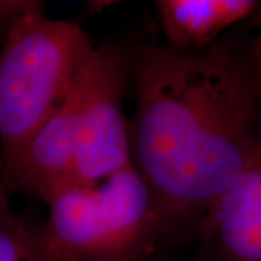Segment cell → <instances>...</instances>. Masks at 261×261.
Listing matches in <instances>:
<instances>
[{
	"label": "cell",
	"instance_id": "6da1fadb",
	"mask_svg": "<svg viewBox=\"0 0 261 261\" xmlns=\"http://www.w3.org/2000/svg\"><path fill=\"white\" fill-rule=\"evenodd\" d=\"M129 68L130 161L155 199L163 237L197 233L261 148L255 34L233 28L196 51L144 44Z\"/></svg>",
	"mask_w": 261,
	"mask_h": 261
},
{
	"label": "cell",
	"instance_id": "7a4b0ae2",
	"mask_svg": "<svg viewBox=\"0 0 261 261\" xmlns=\"http://www.w3.org/2000/svg\"><path fill=\"white\" fill-rule=\"evenodd\" d=\"M94 42L73 20L32 13L0 48V152L3 171L64 103Z\"/></svg>",
	"mask_w": 261,
	"mask_h": 261
},
{
	"label": "cell",
	"instance_id": "3957f363",
	"mask_svg": "<svg viewBox=\"0 0 261 261\" xmlns=\"http://www.w3.org/2000/svg\"><path fill=\"white\" fill-rule=\"evenodd\" d=\"M44 244L54 261H144L163 237L152 192L130 163L92 186L47 202Z\"/></svg>",
	"mask_w": 261,
	"mask_h": 261
},
{
	"label": "cell",
	"instance_id": "277c9868",
	"mask_svg": "<svg viewBox=\"0 0 261 261\" xmlns=\"http://www.w3.org/2000/svg\"><path fill=\"white\" fill-rule=\"evenodd\" d=\"M129 80V53L113 41L97 42L82 73L71 185L92 186L132 163L129 128L123 113Z\"/></svg>",
	"mask_w": 261,
	"mask_h": 261
},
{
	"label": "cell",
	"instance_id": "5b68a950",
	"mask_svg": "<svg viewBox=\"0 0 261 261\" xmlns=\"http://www.w3.org/2000/svg\"><path fill=\"white\" fill-rule=\"evenodd\" d=\"M82 73L64 103L35 132L15 163L3 171L9 196L25 193L47 202L60 189L73 183Z\"/></svg>",
	"mask_w": 261,
	"mask_h": 261
},
{
	"label": "cell",
	"instance_id": "8992f818",
	"mask_svg": "<svg viewBox=\"0 0 261 261\" xmlns=\"http://www.w3.org/2000/svg\"><path fill=\"white\" fill-rule=\"evenodd\" d=\"M196 235L203 261H261V148L207 211Z\"/></svg>",
	"mask_w": 261,
	"mask_h": 261
},
{
	"label": "cell",
	"instance_id": "52a82bcc",
	"mask_svg": "<svg viewBox=\"0 0 261 261\" xmlns=\"http://www.w3.org/2000/svg\"><path fill=\"white\" fill-rule=\"evenodd\" d=\"M255 0H159L157 9L168 47L196 51L252 18Z\"/></svg>",
	"mask_w": 261,
	"mask_h": 261
},
{
	"label": "cell",
	"instance_id": "ba28073f",
	"mask_svg": "<svg viewBox=\"0 0 261 261\" xmlns=\"http://www.w3.org/2000/svg\"><path fill=\"white\" fill-rule=\"evenodd\" d=\"M44 221L0 209V261H54L44 244Z\"/></svg>",
	"mask_w": 261,
	"mask_h": 261
},
{
	"label": "cell",
	"instance_id": "9c48e42d",
	"mask_svg": "<svg viewBox=\"0 0 261 261\" xmlns=\"http://www.w3.org/2000/svg\"><path fill=\"white\" fill-rule=\"evenodd\" d=\"M44 12L42 2L34 0H0V48L6 44L13 29L32 13Z\"/></svg>",
	"mask_w": 261,
	"mask_h": 261
},
{
	"label": "cell",
	"instance_id": "30bf717a",
	"mask_svg": "<svg viewBox=\"0 0 261 261\" xmlns=\"http://www.w3.org/2000/svg\"><path fill=\"white\" fill-rule=\"evenodd\" d=\"M9 195L5 189L3 183V163H2V152H0V209H10Z\"/></svg>",
	"mask_w": 261,
	"mask_h": 261
},
{
	"label": "cell",
	"instance_id": "8fae6325",
	"mask_svg": "<svg viewBox=\"0 0 261 261\" xmlns=\"http://www.w3.org/2000/svg\"><path fill=\"white\" fill-rule=\"evenodd\" d=\"M254 20H252V27L257 29V32H254L255 34V38H257V44H258V47H260L261 51V3L260 6H258V9L257 12L254 13Z\"/></svg>",
	"mask_w": 261,
	"mask_h": 261
}]
</instances>
